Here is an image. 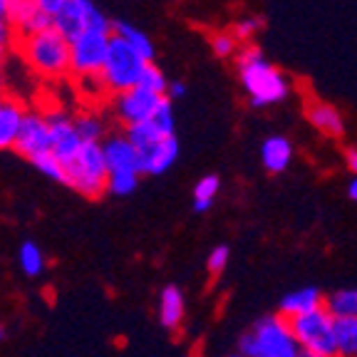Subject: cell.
<instances>
[{"label": "cell", "mask_w": 357, "mask_h": 357, "mask_svg": "<svg viewBox=\"0 0 357 357\" xmlns=\"http://www.w3.org/2000/svg\"><path fill=\"white\" fill-rule=\"evenodd\" d=\"M238 77L248 95V102L256 109L278 105L290 92L288 77L266 60L263 50L256 45H245L238 52Z\"/></svg>", "instance_id": "obj_1"}, {"label": "cell", "mask_w": 357, "mask_h": 357, "mask_svg": "<svg viewBox=\"0 0 357 357\" xmlns=\"http://www.w3.org/2000/svg\"><path fill=\"white\" fill-rule=\"evenodd\" d=\"M15 50L38 77L62 79L70 75V43L52 28L30 38H20Z\"/></svg>", "instance_id": "obj_2"}, {"label": "cell", "mask_w": 357, "mask_h": 357, "mask_svg": "<svg viewBox=\"0 0 357 357\" xmlns=\"http://www.w3.org/2000/svg\"><path fill=\"white\" fill-rule=\"evenodd\" d=\"M112 40V20L97 13L87 30L70 40V75L75 79H95L100 77L102 65H105L107 47Z\"/></svg>", "instance_id": "obj_3"}, {"label": "cell", "mask_w": 357, "mask_h": 357, "mask_svg": "<svg viewBox=\"0 0 357 357\" xmlns=\"http://www.w3.org/2000/svg\"><path fill=\"white\" fill-rule=\"evenodd\" d=\"M296 337L290 323L280 315H266L238 340V355L243 357H298Z\"/></svg>", "instance_id": "obj_4"}, {"label": "cell", "mask_w": 357, "mask_h": 357, "mask_svg": "<svg viewBox=\"0 0 357 357\" xmlns=\"http://www.w3.org/2000/svg\"><path fill=\"white\" fill-rule=\"evenodd\" d=\"M144 67H146V60L139 52H134L122 38L112 35L105 65H102V73L97 79H100L102 89L114 97V95L127 92V89L137 87L142 73H144Z\"/></svg>", "instance_id": "obj_5"}, {"label": "cell", "mask_w": 357, "mask_h": 357, "mask_svg": "<svg viewBox=\"0 0 357 357\" xmlns=\"http://www.w3.org/2000/svg\"><path fill=\"white\" fill-rule=\"evenodd\" d=\"M67 186L84 199H100L107 191V164L100 144H82L73 162L65 167Z\"/></svg>", "instance_id": "obj_6"}, {"label": "cell", "mask_w": 357, "mask_h": 357, "mask_svg": "<svg viewBox=\"0 0 357 357\" xmlns=\"http://www.w3.org/2000/svg\"><path fill=\"white\" fill-rule=\"evenodd\" d=\"M290 333L296 337L298 347L305 352H315V355L325 357H337V347H335V318L325 307L301 315V318L288 320Z\"/></svg>", "instance_id": "obj_7"}, {"label": "cell", "mask_w": 357, "mask_h": 357, "mask_svg": "<svg viewBox=\"0 0 357 357\" xmlns=\"http://www.w3.org/2000/svg\"><path fill=\"white\" fill-rule=\"evenodd\" d=\"M45 119H47V127H50V154L62 167H67L77 156V151L82 149V139L75 132L73 117L65 109H55L45 112Z\"/></svg>", "instance_id": "obj_8"}, {"label": "cell", "mask_w": 357, "mask_h": 357, "mask_svg": "<svg viewBox=\"0 0 357 357\" xmlns=\"http://www.w3.org/2000/svg\"><path fill=\"white\" fill-rule=\"evenodd\" d=\"M164 100H167V97H159V95H154V92L134 87V89L122 92V95H114V112H117L119 122H122L124 127H132V124H142L154 117V112L162 107Z\"/></svg>", "instance_id": "obj_9"}, {"label": "cell", "mask_w": 357, "mask_h": 357, "mask_svg": "<svg viewBox=\"0 0 357 357\" xmlns=\"http://www.w3.org/2000/svg\"><path fill=\"white\" fill-rule=\"evenodd\" d=\"M124 137L134 144V149L139 151L149 144L174 137V107L169 100L162 102V107L154 112V117L146 119L142 124H132V127L124 129Z\"/></svg>", "instance_id": "obj_10"}, {"label": "cell", "mask_w": 357, "mask_h": 357, "mask_svg": "<svg viewBox=\"0 0 357 357\" xmlns=\"http://www.w3.org/2000/svg\"><path fill=\"white\" fill-rule=\"evenodd\" d=\"M50 144H52L50 142V127H47L45 112L25 109L20 132H17V139H15V144H13V149H15L17 154L33 159V156L50 151Z\"/></svg>", "instance_id": "obj_11"}, {"label": "cell", "mask_w": 357, "mask_h": 357, "mask_svg": "<svg viewBox=\"0 0 357 357\" xmlns=\"http://www.w3.org/2000/svg\"><path fill=\"white\" fill-rule=\"evenodd\" d=\"M97 8L92 0H67L65 6L52 15V30L60 33L70 43L92 25L97 17Z\"/></svg>", "instance_id": "obj_12"}, {"label": "cell", "mask_w": 357, "mask_h": 357, "mask_svg": "<svg viewBox=\"0 0 357 357\" xmlns=\"http://www.w3.org/2000/svg\"><path fill=\"white\" fill-rule=\"evenodd\" d=\"M6 17L10 20L17 40L30 38V35H38V33H43V30L52 28V17L45 15L33 0H10V3H8Z\"/></svg>", "instance_id": "obj_13"}, {"label": "cell", "mask_w": 357, "mask_h": 357, "mask_svg": "<svg viewBox=\"0 0 357 357\" xmlns=\"http://www.w3.org/2000/svg\"><path fill=\"white\" fill-rule=\"evenodd\" d=\"M102 156H105L107 172H137L139 174V151L124 134H112L102 142Z\"/></svg>", "instance_id": "obj_14"}, {"label": "cell", "mask_w": 357, "mask_h": 357, "mask_svg": "<svg viewBox=\"0 0 357 357\" xmlns=\"http://www.w3.org/2000/svg\"><path fill=\"white\" fill-rule=\"evenodd\" d=\"M178 156V139L176 137H167V139L149 144L139 149V176H159V174L169 172L174 167Z\"/></svg>", "instance_id": "obj_15"}, {"label": "cell", "mask_w": 357, "mask_h": 357, "mask_svg": "<svg viewBox=\"0 0 357 357\" xmlns=\"http://www.w3.org/2000/svg\"><path fill=\"white\" fill-rule=\"evenodd\" d=\"M325 296L320 293L318 288H301V290H293L288 296L280 301V318L285 320H293V318H301V315H307V312L318 310L323 307Z\"/></svg>", "instance_id": "obj_16"}, {"label": "cell", "mask_w": 357, "mask_h": 357, "mask_svg": "<svg viewBox=\"0 0 357 357\" xmlns=\"http://www.w3.org/2000/svg\"><path fill=\"white\" fill-rule=\"evenodd\" d=\"M22 114H25V105L15 97H3L0 102V151L13 149L17 139V132H20Z\"/></svg>", "instance_id": "obj_17"}, {"label": "cell", "mask_w": 357, "mask_h": 357, "mask_svg": "<svg viewBox=\"0 0 357 357\" xmlns=\"http://www.w3.org/2000/svg\"><path fill=\"white\" fill-rule=\"evenodd\" d=\"M307 122L318 129L320 134L333 137V139H337V137L345 134V119H342L340 112L335 109L333 105H328V102H310V105H307Z\"/></svg>", "instance_id": "obj_18"}, {"label": "cell", "mask_w": 357, "mask_h": 357, "mask_svg": "<svg viewBox=\"0 0 357 357\" xmlns=\"http://www.w3.org/2000/svg\"><path fill=\"white\" fill-rule=\"evenodd\" d=\"M261 162L263 169L271 174H280L293 162V144L280 134H271L261 144Z\"/></svg>", "instance_id": "obj_19"}, {"label": "cell", "mask_w": 357, "mask_h": 357, "mask_svg": "<svg viewBox=\"0 0 357 357\" xmlns=\"http://www.w3.org/2000/svg\"><path fill=\"white\" fill-rule=\"evenodd\" d=\"M184 312H186V301L181 288L167 285L159 293V323H162V328L176 330L178 325L184 323Z\"/></svg>", "instance_id": "obj_20"}, {"label": "cell", "mask_w": 357, "mask_h": 357, "mask_svg": "<svg viewBox=\"0 0 357 357\" xmlns=\"http://www.w3.org/2000/svg\"><path fill=\"white\" fill-rule=\"evenodd\" d=\"M112 35H117L122 38L124 43L132 47L134 52H139L146 62H154V45H151L149 35L142 33L139 28H134L132 22H124V20H112Z\"/></svg>", "instance_id": "obj_21"}, {"label": "cell", "mask_w": 357, "mask_h": 357, "mask_svg": "<svg viewBox=\"0 0 357 357\" xmlns=\"http://www.w3.org/2000/svg\"><path fill=\"white\" fill-rule=\"evenodd\" d=\"M325 310L337 318H357V288H342L335 290L333 296L325 298L323 303Z\"/></svg>", "instance_id": "obj_22"}, {"label": "cell", "mask_w": 357, "mask_h": 357, "mask_svg": "<svg viewBox=\"0 0 357 357\" xmlns=\"http://www.w3.org/2000/svg\"><path fill=\"white\" fill-rule=\"evenodd\" d=\"M335 347L337 357H357V318L335 320Z\"/></svg>", "instance_id": "obj_23"}, {"label": "cell", "mask_w": 357, "mask_h": 357, "mask_svg": "<svg viewBox=\"0 0 357 357\" xmlns=\"http://www.w3.org/2000/svg\"><path fill=\"white\" fill-rule=\"evenodd\" d=\"M75 124V132L77 137L82 139V144H102V137H105L107 127H105V119L92 114V112H82L77 117H73Z\"/></svg>", "instance_id": "obj_24"}, {"label": "cell", "mask_w": 357, "mask_h": 357, "mask_svg": "<svg viewBox=\"0 0 357 357\" xmlns=\"http://www.w3.org/2000/svg\"><path fill=\"white\" fill-rule=\"evenodd\" d=\"M17 263H20V271L28 278H38L45 271V253L35 241H22L20 248H17Z\"/></svg>", "instance_id": "obj_25"}, {"label": "cell", "mask_w": 357, "mask_h": 357, "mask_svg": "<svg viewBox=\"0 0 357 357\" xmlns=\"http://www.w3.org/2000/svg\"><path fill=\"white\" fill-rule=\"evenodd\" d=\"M218 189H221V178L216 174H208L194 186V211L204 213L213 206V199L218 196Z\"/></svg>", "instance_id": "obj_26"}, {"label": "cell", "mask_w": 357, "mask_h": 357, "mask_svg": "<svg viewBox=\"0 0 357 357\" xmlns=\"http://www.w3.org/2000/svg\"><path fill=\"white\" fill-rule=\"evenodd\" d=\"M33 162V167L38 169L43 176L52 178V181H57V184H65L67 186V174H65V167H62L60 162H57L55 156L50 154V151H45V154H38L30 159Z\"/></svg>", "instance_id": "obj_27"}, {"label": "cell", "mask_w": 357, "mask_h": 357, "mask_svg": "<svg viewBox=\"0 0 357 357\" xmlns=\"http://www.w3.org/2000/svg\"><path fill=\"white\" fill-rule=\"evenodd\" d=\"M167 84H169V79L164 77L162 70H159L154 62H146L144 73H142L139 84H137V87L146 89V92H154V95H159V97H164V95H167Z\"/></svg>", "instance_id": "obj_28"}, {"label": "cell", "mask_w": 357, "mask_h": 357, "mask_svg": "<svg viewBox=\"0 0 357 357\" xmlns=\"http://www.w3.org/2000/svg\"><path fill=\"white\" fill-rule=\"evenodd\" d=\"M139 184V174L137 172H114L107 176V191L114 196H129Z\"/></svg>", "instance_id": "obj_29"}, {"label": "cell", "mask_w": 357, "mask_h": 357, "mask_svg": "<svg viewBox=\"0 0 357 357\" xmlns=\"http://www.w3.org/2000/svg\"><path fill=\"white\" fill-rule=\"evenodd\" d=\"M261 30H263V17L251 15V17H241V20L234 25V33L231 35H234L241 45V43H248L251 38H256Z\"/></svg>", "instance_id": "obj_30"}, {"label": "cell", "mask_w": 357, "mask_h": 357, "mask_svg": "<svg viewBox=\"0 0 357 357\" xmlns=\"http://www.w3.org/2000/svg\"><path fill=\"white\" fill-rule=\"evenodd\" d=\"M211 50L216 57H236L238 55V40L231 33H216L211 38Z\"/></svg>", "instance_id": "obj_31"}, {"label": "cell", "mask_w": 357, "mask_h": 357, "mask_svg": "<svg viewBox=\"0 0 357 357\" xmlns=\"http://www.w3.org/2000/svg\"><path fill=\"white\" fill-rule=\"evenodd\" d=\"M229 245H216L211 253H208V261H206V268L211 275H221L223 271H226V266H229Z\"/></svg>", "instance_id": "obj_32"}, {"label": "cell", "mask_w": 357, "mask_h": 357, "mask_svg": "<svg viewBox=\"0 0 357 357\" xmlns=\"http://www.w3.org/2000/svg\"><path fill=\"white\" fill-rule=\"evenodd\" d=\"M15 43H17V35H15V30H13L10 20H8L6 15H0V45L10 50V47H15Z\"/></svg>", "instance_id": "obj_33"}, {"label": "cell", "mask_w": 357, "mask_h": 357, "mask_svg": "<svg viewBox=\"0 0 357 357\" xmlns=\"http://www.w3.org/2000/svg\"><path fill=\"white\" fill-rule=\"evenodd\" d=\"M33 3H35V6L40 8V10L45 13V15H50V17H52V15H55L57 10H60L62 6H65L67 0H33Z\"/></svg>", "instance_id": "obj_34"}, {"label": "cell", "mask_w": 357, "mask_h": 357, "mask_svg": "<svg viewBox=\"0 0 357 357\" xmlns=\"http://www.w3.org/2000/svg\"><path fill=\"white\" fill-rule=\"evenodd\" d=\"M186 95V84L184 82H169L167 84V100L172 102V100H181V97Z\"/></svg>", "instance_id": "obj_35"}, {"label": "cell", "mask_w": 357, "mask_h": 357, "mask_svg": "<svg viewBox=\"0 0 357 357\" xmlns=\"http://www.w3.org/2000/svg\"><path fill=\"white\" fill-rule=\"evenodd\" d=\"M347 167H350V172L357 176V149H350V151H347Z\"/></svg>", "instance_id": "obj_36"}, {"label": "cell", "mask_w": 357, "mask_h": 357, "mask_svg": "<svg viewBox=\"0 0 357 357\" xmlns=\"http://www.w3.org/2000/svg\"><path fill=\"white\" fill-rule=\"evenodd\" d=\"M8 95V75L3 73V67H0V97Z\"/></svg>", "instance_id": "obj_37"}, {"label": "cell", "mask_w": 357, "mask_h": 357, "mask_svg": "<svg viewBox=\"0 0 357 357\" xmlns=\"http://www.w3.org/2000/svg\"><path fill=\"white\" fill-rule=\"evenodd\" d=\"M347 196H350L352 201H357V176L347 184Z\"/></svg>", "instance_id": "obj_38"}, {"label": "cell", "mask_w": 357, "mask_h": 357, "mask_svg": "<svg viewBox=\"0 0 357 357\" xmlns=\"http://www.w3.org/2000/svg\"><path fill=\"white\" fill-rule=\"evenodd\" d=\"M8 55H10V50H8V47H3V45H0V67L6 65L8 62Z\"/></svg>", "instance_id": "obj_39"}, {"label": "cell", "mask_w": 357, "mask_h": 357, "mask_svg": "<svg viewBox=\"0 0 357 357\" xmlns=\"http://www.w3.org/2000/svg\"><path fill=\"white\" fill-rule=\"evenodd\" d=\"M298 357H325V355H315V352H305V350H301V352H298Z\"/></svg>", "instance_id": "obj_40"}, {"label": "cell", "mask_w": 357, "mask_h": 357, "mask_svg": "<svg viewBox=\"0 0 357 357\" xmlns=\"http://www.w3.org/2000/svg\"><path fill=\"white\" fill-rule=\"evenodd\" d=\"M8 3H10V0H0V15H6V10H8Z\"/></svg>", "instance_id": "obj_41"}, {"label": "cell", "mask_w": 357, "mask_h": 357, "mask_svg": "<svg viewBox=\"0 0 357 357\" xmlns=\"http://www.w3.org/2000/svg\"><path fill=\"white\" fill-rule=\"evenodd\" d=\"M6 337H8V330H6V325H3V323H0V342H3V340H6Z\"/></svg>", "instance_id": "obj_42"}, {"label": "cell", "mask_w": 357, "mask_h": 357, "mask_svg": "<svg viewBox=\"0 0 357 357\" xmlns=\"http://www.w3.org/2000/svg\"><path fill=\"white\" fill-rule=\"evenodd\" d=\"M231 357H243V355H231Z\"/></svg>", "instance_id": "obj_43"}, {"label": "cell", "mask_w": 357, "mask_h": 357, "mask_svg": "<svg viewBox=\"0 0 357 357\" xmlns=\"http://www.w3.org/2000/svg\"><path fill=\"white\" fill-rule=\"evenodd\" d=\"M0 102H3V97H0Z\"/></svg>", "instance_id": "obj_44"}]
</instances>
